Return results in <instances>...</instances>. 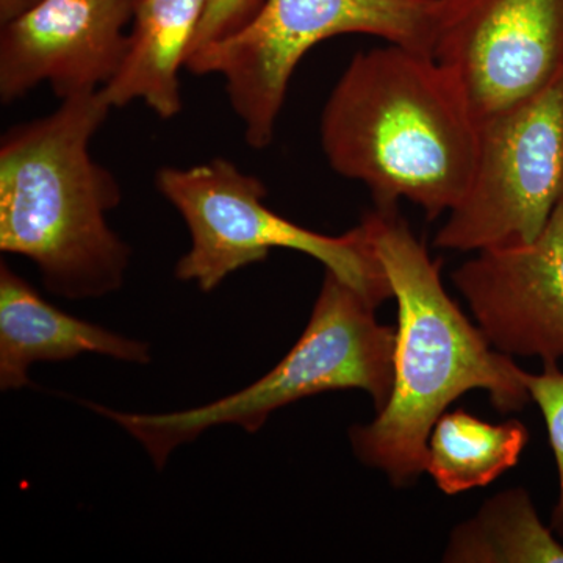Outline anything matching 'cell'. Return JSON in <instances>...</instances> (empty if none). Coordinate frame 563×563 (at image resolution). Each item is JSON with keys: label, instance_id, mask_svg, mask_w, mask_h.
Here are the masks:
<instances>
[{"label": "cell", "instance_id": "4", "mask_svg": "<svg viewBox=\"0 0 563 563\" xmlns=\"http://www.w3.org/2000/svg\"><path fill=\"white\" fill-rule=\"evenodd\" d=\"M379 303L325 269L324 282L301 339L250 387L207 406L172 413H124L90 404L120 424L147 451L157 468L180 444L217 426L255 433L269 415L292 402L335 390H363L376 412L390 399L395 380L396 329L376 318Z\"/></svg>", "mask_w": 563, "mask_h": 563}, {"label": "cell", "instance_id": "1", "mask_svg": "<svg viewBox=\"0 0 563 563\" xmlns=\"http://www.w3.org/2000/svg\"><path fill=\"white\" fill-rule=\"evenodd\" d=\"M366 239L398 302L395 380L390 399L369 424L354 426L352 450L396 487L426 473L433 426L472 390H485L498 412H520L532 401L521 369L496 351L444 290L440 266L398 207H376L363 218Z\"/></svg>", "mask_w": 563, "mask_h": 563}, {"label": "cell", "instance_id": "13", "mask_svg": "<svg viewBox=\"0 0 563 563\" xmlns=\"http://www.w3.org/2000/svg\"><path fill=\"white\" fill-rule=\"evenodd\" d=\"M528 440L518 420L490 424L465 410L443 413L429 435L426 473L451 496L487 487L517 465Z\"/></svg>", "mask_w": 563, "mask_h": 563}, {"label": "cell", "instance_id": "9", "mask_svg": "<svg viewBox=\"0 0 563 563\" xmlns=\"http://www.w3.org/2000/svg\"><path fill=\"white\" fill-rule=\"evenodd\" d=\"M140 0H40L3 24L0 98L10 103L41 81L58 98L98 91L124 60Z\"/></svg>", "mask_w": 563, "mask_h": 563}, {"label": "cell", "instance_id": "11", "mask_svg": "<svg viewBox=\"0 0 563 563\" xmlns=\"http://www.w3.org/2000/svg\"><path fill=\"white\" fill-rule=\"evenodd\" d=\"M98 354L114 361L147 363L150 344L107 331L52 306L9 265L0 268V387L18 390L31 384L29 369L38 362L73 361Z\"/></svg>", "mask_w": 563, "mask_h": 563}, {"label": "cell", "instance_id": "14", "mask_svg": "<svg viewBox=\"0 0 563 563\" xmlns=\"http://www.w3.org/2000/svg\"><path fill=\"white\" fill-rule=\"evenodd\" d=\"M446 563H563V542L540 520L525 488L498 493L455 526Z\"/></svg>", "mask_w": 563, "mask_h": 563}, {"label": "cell", "instance_id": "5", "mask_svg": "<svg viewBox=\"0 0 563 563\" xmlns=\"http://www.w3.org/2000/svg\"><path fill=\"white\" fill-rule=\"evenodd\" d=\"M440 0H266L220 40L188 55L192 74H221L254 150L272 144L288 84L313 46L344 33L432 55Z\"/></svg>", "mask_w": 563, "mask_h": 563}, {"label": "cell", "instance_id": "12", "mask_svg": "<svg viewBox=\"0 0 563 563\" xmlns=\"http://www.w3.org/2000/svg\"><path fill=\"white\" fill-rule=\"evenodd\" d=\"M207 0H140L120 69L101 88L113 107L143 101L163 120L181 110L179 69L187 62Z\"/></svg>", "mask_w": 563, "mask_h": 563}, {"label": "cell", "instance_id": "3", "mask_svg": "<svg viewBox=\"0 0 563 563\" xmlns=\"http://www.w3.org/2000/svg\"><path fill=\"white\" fill-rule=\"evenodd\" d=\"M110 109L101 90L81 92L2 139L0 250L35 263L62 298L120 290L131 261L107 222L120 206V185L90 154Z\"/></svg>", "mask_w": 563, "mask_h": 563}, {"label": "cell", "instance_id": "15", "mask_svg": "<svg viewBox=\"0 0 563 563\" xmlns=\"http://www.w3.org/2000/svg\"><path fill=\"white\" fill-rule=\"evenodd\" d=\"M523 380L543 415L558 465L559 498L551 517V529L563 542V373L558 366H544L542 374L525 372Z\"/></svg>", "mask_w": 563, "mask_h": 563}, {"label": "cell", "instance_id": "2", "mask_svg": "<svg viewBox=\"0 0 563 563\" xmlns=\"http://www.w3.org/2000/svg\"><path fill=\"white\" fill-rule=\"evenodd\" d=\"M320 135L333 172L365 184L376 207L407 199L429 221L457 206L476 165L477 121L453 73L396 44L352 57Z\"/></svg>", "mask_w": 563, "mask_h": 563}, {"label": "cell", "instance_id": "16", "mask_svg": "<svg viewBox=\"0 0 563 563\" xmlns=\"http://www.w3.org/2000/svg\"><path fill=\"white\" fill-rule=\"evenodd\" d=\"M261 5L258 0H207L188 55L242 27Z\"/></svg>", "mask_w": 563, "mask_h": 563}, {"label": "cell", "instance_id": "6", "mask_svg": "<svg viewBox=\"0 0 563 563\" xmlns=\"http://www.w3.org/2000/svg\"><path fill=\"white\" fill-rule=\"evenodd\" d=\"M155 184L190 231V251L176 266L181 282H192L209 292L232 273L285 247L317 258L379 306L393 298L390 280L362 224L342 236L301 228L265 206L261 179L224 158L191 168H163Z\"/></svg>", "mask_w": 563, "mask_h": 563}, {"label": "cell", "instance_id": "8", "mask_svg": "<svg viewBox=\"0 0 563 563\" xmlns=\"http://www.w3.org/2000/svg\"><path fill=\"white\" fill-rule=\"evenodd\" d=\"M432 57L479 122L563 77V0H440Z\"/></svg>", "mask_w": 563, "mask_h": 563}, {"label": "cell", "instance_id": "10", "mask_svg": "<svg viewBox=\"0 0 563 563\" xmlns=\"http://www.w3.org/2000/svg\"><path fill=\"white\" fill-rule=\"evenodd\" d=\"M496 351L563 358V201L533 242L476 252L451 276Z\"/></svg>", "mask_w": 563, "mask_h": 563}, {"label": "cell", "instance_id": "7", "mask_svg": "<svg viewBox=\"0 0 563 563\" xmlns=\"http://www.w3.org/2000/svg\"><path fill=\"white\" fill-rule=\"evenodd\" d=\"M563 201V77L477 122L472 181L435 236L440 250L533 242Z\"/></svg>", "mask_w": 563, "mask_h": 563}]
</instances>
